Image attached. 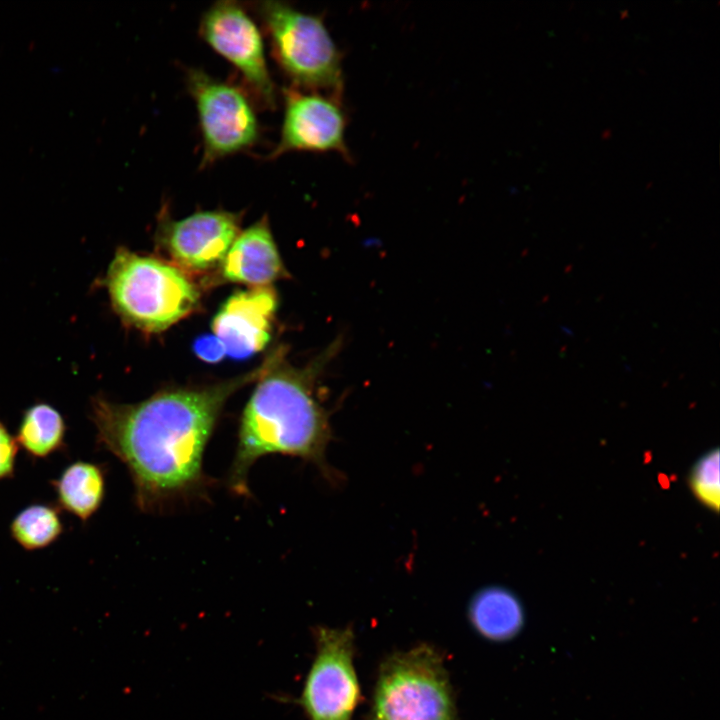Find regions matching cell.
Segmentation results:
<instances>
[{
  "mask_svg": "<svg viewBox=\"0 0 720 720\" xmlns=\"http://www.w3.org/2000/svg\"><path fill=\"white\" fill-rule=\"evenodd\" d=\"M332 344L309 367L297 369L272 357L240 419L237 445L228 473L230 490L249 496L248 474L269 454L301 458L330 476L326 450L331 440L328 415L314 393L316 372L337 351Z\"/></svg>",
  "mask_w": 720,
  "mask_h": 720,
  "instance_id": "cell-2",
  "label": "cell"
},
{
  "mask_svg": "<svg viewBox=\"0 0 720 720\" xmlns=\"http://www.w3.org/2000/svg\"><path fill=\"white\" fill-rule=\"evenodd\" d=\"M299 704L309 720H352L360 699L350 628L318 627Z\"/></svg>",
  "mask_w": 720,
  "mask_h": 720,
  "instance_id": "cell-8",
  "label": "cell"
},
{
  "mask_svg": "<svg viewBox=\"0 0 720 720\" xmlns=\"http://www.w3.org/2000/svg\"><path fill=\"white\" fill-rule=\"evenodd\" d=\"M63 530L59 509L45 503H35L23 508L9 526L12 539L27 551L50 546L58 540Z\"/></svg>",
  "mask_w": 720,
  "mask_h": 720,
  "instance_id": "cell-16",
  "label": "cell"
},
{
  "mask_svg": "<svg viewBox=\"0 0 720 720\" xmlns=\"http://www.w3.org/2000/svg\"><path fill=\"white\" fill-rule=\"evenodd\" d=\"M201 39L241 75L257 106L275 109L277 89L271 76L262 31L237 1H218L201 16Z\"/></svg>",
  "mask_w": 720,
  "mask_h": 720,
  "instance_id": "cell-7",
  "label": "cell"
},
{
  "mask_svg": "<svg viewBox=\"0 0 720 720\" xmlns=\"http://www.w3.org/2000/svg\"><path fill=\"white\" fill-rule=\"evenodd\" d=\"M186 88L194 100L202 142L200 168L242 152L260 141L262 128L256 102L243 86L189 68Z\"/></svg>",
  "mask_w": 720,
  "mask_h": 720,
  "instance_id": "cell-6",
  "label": "cell"
},
{
  "mask_svg": "<svg viewBox=\"0 0 720 720\" xmlns=\"http://www.w3.org/2000/svg\"><path fill=\"white\" fill-rule=\"evenodd\" d=\"M473 627L489 640H507L519 632L523 624V608L518 598L501 586L478 591L469 604Z\"/></svg>",
  "mask_w": 720,
  "mask_h": 720,
  "instance_id": "cell-14",
  "label": "cell"
},
{
  "mask_svg": "<svg viewBox=\"0 0 720 720\" xmlns=\"http://www.w3.org/2000/svg\"><path fill=\"white\" fill-rule=\"evenodd\" d=\"M267 365L223 383L163 391L132 404L102 395L91 399L96 442L126 466L139 509L157 511L206 491L204 451L224 404Z\"/></svg>",
  "mask_w": 720,
  "mask_h": 720,
  "instance_id": "cell-1",
  "label": "cell"
},
{
  "mask_svg": "<svg viewBox=\"0 0 720 720\" xmlns=\"http://www.w3.org/2000/svg\"><path fill=\"white\" fill-rule=\"evenodd\" d=\"M221 264L225 280L252 287L286 276L266 217L238 234Z\"/></svg>",
  "mask_w": 720,
  "mask_h": 720,
  "instance_id": "cell-12",
  "label": "cell"
},
{
  "mask_svg": "<svg viewBox=\"0 0 720 720\" xmlns=\"http://www.w3.org/2000/svg\"><path fill=\"white\" fill-rule=\"evenodd\" d=\"M67 426L52 405L38 402L24 410L16 432V442L31 457L44 459L65 449Z\"/></svg>",
  "mask_w": 720,
  "mask_h": 720,
  "instance_id": "cell-15",
  "label": "cell"
},
{
  "mask_svg": "<svg viewBox=\"0 0 720 720\" xmlns=\"http://www.w3.org/2000/svg\"><path fill=\"white\" fill-rule=\"evenodd\" d=\"M277 297L269 287H252L230 296L213 319L214 335L226 354L246 358L261 351L270 340Z\"/></svg>",
  "mask_w": 720,
  "mask_h": 720,
  "instance_id": "cell-11",
  "label": "cell"
},
{
  "mask_svg": "<svg viewBox=\"0 0 720 720\" xmlns=\"http://www.w3.org/2000/svg\"><path fill=\"white\" fill-rule=\"evenodd\" d=\"M282 99L279 141L266 159L274 160L291 152H338L351 160L345 140L348 119L342 96L289 85L282 88Z\"/></svg>",
  "mask_w": 720,
  "mask_h": 720,
  "instance_id": "cell-9",
  "label": "cell"
},
{
  "mask_svg": "<svg viewBox=\"0 0 720 720\" xmlns=\"http://www.w3.org/2000/svg\"><path fill=\"white\" fill-rule=\"evenodd\" d=\"M112 307L130 326L159 332L188 316L199 291L183 270L120 247L103 279Z\"/></svg>",
  "mask_w": 720,
  "mask_h": 720,
  "instance_id": "cell-3",
  "label": "cell"
},
{
  "mask_svg": "<svg viewBox=\"0 0 720 720\" xmlns=\"http://www.w3.org/2000/svg\"><path fill=\"white\" fill-rule=\"evenodd\" d=\"M241 216L216 209L174 220L165 208L157 235L160 246L181 270L202 272L221 264L240 233Z\"/></svg>",
  "mask_w": 720,
  "mask_h": 720,
  "instance_id": "cell-10",
  "label": "cell"
},
{
  "mask_svg": "<svg viewBox=\"0 0 720 720\" xmlns=\"http://www.w3.org/2000/svg\"><path fill=\"white\" fill-rule=\"evenodd\" d=\"M719 480V450L714 449L697 461L689 477L696 498L714 511H718L720 502Z\"/></svg>",
  "mask_w": 720,
  "mask_h": 720,
  "instance_id": "cell-17",
  "label": "cell"
},
{
  "mask_svg": "<svg viewBox=\"0 0 720 720\" xmlns=\"http://www.w3.org/2000/svg\"><path fill=\"white\" fill-rule=\"evenodd\" d=\"M57 504L83 522L101 507L105 497V472L101 465L77 460L51 481Z\"/></svg>",
  "mask_w": 720,
  "mask_h": 720,
  "instance_id": "cell-13",
  "label": "cell"
},
{
  "mask_svg": "<svg viewBox=\"0 0 720 720\" xmlns=\"http://www.w3.org/2000/svg\"><path fill=\"white\" fill-rule=\"evenodd\" d=\"M18 449L15 437L0 419V481L14 477Z\"/></svg>",
  "mask_w": 720,
  "mask_h": 720,
  "instance_id": "cell-18",
  "label": "cell"
},
{
  "mask_svg": "<svg viewBox=\"0 0 720 720\" xmlns=\"http://www.w3.org/2000/svg\"><path fill=\"white\" fill-rule=\"evenodd\" d=\"M271 55L290 85L342 96V52L323 17L302 12L286 2L255 3Z\"/></svg>",
  "mask_w": 720,
  "mask_h": 720,
  "instance_id": "cell-4",
  "label": "cell"
},
{
  "mask_svg": "<svg viewBox=\"0 0 720 720\" xmlns=\"http://www.w3.org/2000/svg\"><path fill=\"white\" fill-rule=\"evenodd\" d=\"M370 720H456L448 674L437 650L422 644L382 664Z\"/></svg>",
  "mask_w": 720,
  "mask_h": 720,
  "instance_id": "cell-5",
  "label": "cell"
},
{
  "mask_svg": "<svg viewBox=\"0 0 720 720\" xmlns=\"http://www.w3.org/2000/svg\"><path fill=\"white\" fill-rule=\"evenodd\" d=\"M194 351L201 360L209 363L220 361L226 354L223 344L215 335H203L197 338Z\"/></svg>",
  "mask_w": 720,
  "mask_h": 720,
  "instance_id": "cell-19",
  "label": "cell"
}]
</instances>
